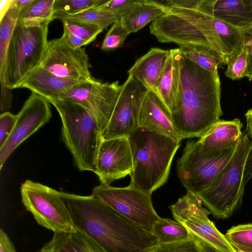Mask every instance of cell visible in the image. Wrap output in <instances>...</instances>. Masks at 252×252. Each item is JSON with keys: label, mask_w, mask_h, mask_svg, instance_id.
Returning <instances> with one entry per match:
<instances>
[{"label": "cell", "mask_w": 252, "mask_h": 252, "mask_svg": "<svg viewBox=\"0 0 252 252\" xmlns=\"http://www.w3.org/2000/svg\"><path fill=\"white\" fill-rule=\"evenodd\" d=\"M50 103L60 116L63 140L76 166L80 171L95 173L97 152L102 139L96 119L79 104L63 100Z\"/></svg>", "instance_id": "cell-5"}, {"label": "cell", "mask_w": 252, "mask_h": 252, "mask_svg": "<svg viewBox=\"0 0 252 252\" xmlns=\"http://www.w3.org/2000/svg\"><path fill=\"white\" fill-rule=\"evenodd\" d=\"M0 252H17L13 243L1 228L0 230Z\"/></svg>", "instance_id": "cell-43"}, {"label": "cell", "mask_w": 252, "mask_h": 252, "mask_svg": "<svg viewBox=\"0 0 252 252\" xmlns=\"http://www.w3.org/2000/svg\"><path fill=\"white\" fill-rule=\"evenodd\" d=\"M193 236L202 240L221 252H236L224 235L210 220L190 218L182 223Z\"/></svg>", "instance_id": "cell-23"}, {"label": "cell", "mask_w": 252, "mask_h": 252, "mask_svg": "<svg viewBox=\"0 0 252 252\" xmlns=\"http://www.w3.org/2000/svg\"><path fill=\"white\" fill-rule=\"evenodd\" d=\"M17 115L4 112L0 116V148L6 142L11 135L16 123Z\"/></svg>", "instance_id": "cell-39"}, {"label": "cell", "mask_w": 252, "mask_h": 252, "mask_svg": "<svg viewBox=\"0 0 252 252\" xmlns=\"http://www.w3.org/2000/svg\"><path fill=\"white\" fill-rule=\"evenodd\" d=\"M48 25L26 27L17 23L7 50L6 86L13 89L40 65L48 40Z\"/></svg>", "instance_id": "cell-7"}, {"label": "cell", "mask_w": 252, "mask_h": 252, "mask_svg": "<svg viewBox=\"0 0 252 252\" xmlns=\"http://www.w3.org/2000/svg\"><path fill=\"white\" fill-rule=\"evenodd\" d=\"M195 10L241 30L252 25V10L248 0H198Z\"/></svg>", "instance_id": "cell-15"}, {"label": "cell", "mask_w": 252, "mask_h": 252, "mask_svg": "<svg viewBox=\"0 0 252 252\" xmlns=\"http://www.w3.org/2000/svg\"><path fill=\"white\" fill-rule=\"evenodd\" d=\"M236 146L206 154L200 151L196 141L188 140L176 164L177 176L187 191L197 195L206 189L230 159Z\"/></svg>", "instance_id": "cell-9"}, {"label": "cell", "mask_w": 252, "mask_h": 252, "mask_svg": "<svg viewBox=\"0 0 252 252\" xmlns=\"http://www.w3.org/2000/svg\"><path fill=\"white\" fill-rule=\"evenodd\" d=\"M220 93L219 73L203 69L181 54L178 100L171 114L181 140L200 138L220 120Z\"/></svg>", "instance_id": "cell-2"}, {"label": "cell", "mask_w": 252, "mask_h": 252, "mask_svg": "<svg viewBox=\"0 0 252 252\" xmlns=\"http://www.w3.org/2000/svg\"><path fill=\"white\" fill-rule=\"evenodd\" d=\"M55 0H32L19 13L17 23L26 27L49 24L54 19Z\"/></svg>", "instance_id": "cell-26"}, {"label": "cell", "mask_w": 252, "mask_h": 252, "mask_svg": "<svg viewBox=\"0 0 252 252\" xmlns=\"http://www.w3.org/2000/svg\"><path fill=\"white\" fill-rule=\"evenodd\" d=\"M19 11L11 8L0 21V80L6 86V64L7 50L16 25Z\"/></svg>", "instance_id": "cell-28"}, {"label": "cell", "mask_w": 252, "mask_h": 252, "mask_svg": "<svg viewBox=\"0 0 252 252\" xmlns=\"http://www.w3.org/2000/svg\"><path fill=\"white\" fill-rule=\"evenodd\" d=\"M142 0H99L93 9L114 14L120 19L128 14L141 2Z\"/></svg>", "instance_id": "cell-34"}, {"label": "cell", "mask_w": 252, "mask_h": 252, "mask_svg": "<svg viewBox=\"0 0 252 252\" xmlns=\"http://www.w3.org/2000/svg\"><path fill=\"white\" fill-rule=\"evenodd\" d=\"M151 233L159 244L186 240L192 236L183 224L168 218H160L154 223Z\"/></svg>", "instance_id": "cell-29"}, {"label": "cell", "mask_w": 252, "mask_h": 252, "mask_svg": "<svg viewBox=\"0 0 252 252\" xmlns=\"http://www.w3.org/2000/svg\"><path fill=\"white\" fill-rule=\"evenodd\" d=\"M75 227L108 252H145L157 239L93 195L61 191Z\"/></svg>", "instance_id": "cell-1"}, {"label": "cell", "mask_w": 252, "mask_h": 252, "mask_svg": "<svg viewBox=\"0 0 252 252\" xmlns=\"http://www.w3.org/2000/svg\"><path fill=\"white\" fill-rule=\"evenodd\" d=\"M245 77L252 80V55H248V63Z\"/></svg>", "instance_id": "cell-48"}, {"label": "cell", "mask_w": 252, "mask_h": 252, "mask_svg": "<svg viewBox=\"0 0 252 252\" xmlns=\"http://www.w3.org/2000/svg\"><path fill=\"white\" fill-rule=\"evenodd\" d=\"M147 92L140 82L128 75L122 85L111 117L101 134L102 139L127 136L138 127L140 110Z\"/></svg>", "instance_id": "cell-11"}, {"label": "cell", "mask_w": 252, "mask_h": 252, "mask_svg": "<svg viewBox=\"0 0 252 252\" xmlns=\"http://www.w3.org/2000/svg\"><path fill=\"white\" fill-rule=\"evenodd\" d=\"M92 194L148 232L160 218L154 208L152 194L129 185L118 188L100 184L94 188Z\"/></svg>", "instance_id": "cell-10"}, {"label": "cell", "mask_w": 252, "mask_h": 252, "mask_svg": "<svg viewBox=\"0 0 252 252\" xmlns=\"http://www.w3.org/2000/svg\"><path fill=\"white\" fill-rule=\"evenodd\" d=\"M169 54V50L152 48L137 60L127 73L157 96L159 80Z\"/></svg>", "instance_id": "cell-20"}, {"label": "cell", "mask_w": 252, "mask_h": 252, "mask_svg": "<svg viewBox=\"0 0 252 252\" xmlns=\"http://www.w3.org/2000/svg\"><path fill=\"white\" fill-rule=\"evenodd\" d=\"M92 81L77 84L63 93L58 100L67 101L79 104L86 108L87 100L91 89Z\"/></svg>", "instance_id": "cell-38"}, {"label": "cell", "mask_w": 252, "mask_h": 252, "mask_svg": "<svg viewBox=\"0 0 252 252\" xmlns=\"http://www.w3.org/2000/svg\"><path fill=\"white\" fill-rule=\"evenodd\" d=\"M17 116V121L11 135L0 148V170L13 152L49 121L52 117L49 102L32 93Z\"/></svg>", "instance_id": "cell-13"}, {"label": "cell", "mask_w": 252, "mask_h": 252, "mask_svg": "<svg viewBox=\"0 0 252 252\" xmlns=\"http://www.w3.org/2000/svg\"><path fill=\"white\" fill-rule=\"evenodd\" d=\"M193 236L197 246L202 252H221L202 240Z\"/></svg>", "instance_id": "cell-44"}, {"label": "cell", "mask_w": 252, "mask_h": 252, "mask_svg": "<svg viewBox=\"0 0 252 252\" xmlns=\"http://www.w3.org/2000/svg\"><path fill=\"white\" fill-rule=\"evenodd\" d=\"M224 235L236 252H252V223L233 226Z\"/></svg>", "instance_id": "cell-31"}, {"label": "cell", "mask_w": 252, "mask_h": 252, "mask_svg": "<svg viewBox=\"0 0 252 252\" xmlns=\"http://www.w3.org/2000/svg\"><path fill=\"white\" fill-rule=\"evenodd\" d=\"M20 189L23 204L39 225L54 233L76 230L61 191L30 180Z\"/></svg>", "instance_id": "cell-8"}, {"label": "cell", "mask_w": 252, "mask_h": 252, "mask_svg": "<svg viewBox=\"0 0 252 252\" xmlns=\"http://www.w3.org/2000/svg\"><path fill=\"white\" fill-rule=\"evenodd\" d=\"M120 20L114 23L106 33L101 45V49L108 51L121 47L129 35Z\"/></svg>", "instance_id": "cell-37"}, {"label": "cell", "mask_w": 252, "mask_h": 252, "mask_svg": "<svg viewBox=\"0 0 252 252\" xmlns=\"http://www.w3.org/2000/svg\"><path fill=\"white\" fill-rule=\"evenodd\" d=\"M127 137L133 162L129 186L152 194L167 182L180 142L140 126Z\"/></svg>", "instance_id": "cell-3"}, {"label": "cell", "mask_w": 252, "mask_h": 252, "mask_svg": "<svg viewBox=\"0 0 252 252\" xmlns=\"http://www.w3.org/2000/svg\"><path fill=\"white\" fill-rule=\"evenodd\" d=\"M60 20L63 23V28L89 44L94 40L103 30L97 25L73 19L63 18Z\"/></svg>", "instance_id": "cell-32"}, {"label": "cell", "mask_w": 252, "mask_h": 252, "mask_svg": "<svg viewBox=\"0 0 252 252\" xmlns=\"http://www.w3.org/2000/svg\"><path fill=\"white\" fill-rule=\"evenodd\" d=\"M32 0H14L11 8H15L19 12L28 5Z\"/></svg>", "instance_id": "cell-47"}, {"label": "cell", "mask_w": 252, "mask_h": 252, "mask_svg": "<svg viewBox=\"0 0 252 252\" xmlns=\"http://www.w3.org/2000/svg\"><path fill=\"white\" fill-rule=\"evenodd\" d=\"M165 12V7L158 1L142 0L141 2L120 21L128 33L135 32Z\"/></svg>", "instance_id": "cell-24"}, {"label": "cell", "mask_w": 252, "mask_h": 252, "mask_svg": "<svg viewBox=\"0 0 252 252\" xmlns=\"http://www.w3.org/2000/svg\"><path fill=\"white\" fill-rule=\"evenodd\" d=\"M121 88L118 81L102 83L94 79L92 82L86 109L96 119L101 134L111 117Z\"/></svg>", "instance_id": "cell-18"}, {"label": "cell", "mask_w": 252, "mask_h": 252, "mask_svg": "<svg viewBox=\"0 0 252 252\" xmlns=\"http://www.w3.org/2000/svg\"><path fill=\"white\" fill-rule=\"evenodd\" d=\"M248 1L252 10V0H248Z\"/></svg>", "instance_id": "cell-49"}, {"label": "cell", "mask_w": 252, "mask_h": 252, "mask_svg": "<svg viewBox=\"0 0 252 252\" xmlns=\"http://www.w3.org/2000/svg\"><path fill=\"white\" fill-rule=\"evenodd\" d=\"M179 49L186 58L214 74L218 73V69L226 65L224 56L212 47L188 44L180 45Z\"/></svg>", "instance_id": "cell-25"}, {"label": "cell", "mask_w": 252, "mask_h": 252, "mask_svg": "<svg viewBox=\"0 0 252 252\" xmlns=\"http://www.w3.org/2000/svg\"><path fill=\"white\" fill-rule=\"evenodd\" d=\"M62 36L65 43L73 49H78L89 44L87 41L70 33L65 28H63V33Z\"/></svg>", "instance_id": "cell-41"}, {"label": "cell", "mask_w": 252, "mask_h": 252, "mask_svg": "<svg viewBox=\"0 0 252 252\" xmlns=\"http://www.w3.org/2000/svg\"><path fill=\"white\" fill-rule=\"evenodd\" d=\"M252 177V142L246 134L230 159L210 185L196 195L214 216L230 217L241 205L245 187Z\"/></svg>", "instance_id": "cell-4"}, {"label": "cell", "mask_w": 252, "mask_h": 252, "mask_svg": "<svg viewBox=\"0 0 252 252\" xmlns=\"http://www.w3.org/2000/svg\"><path fill=\"white\" fill-rule=\"evenodd\" d=\"M54 19H61L67 18L97 25L103 30L107 29L110 25L113 24L120 18L117 16L106 12L98 11L93 9L79 13L68 15L60 12L54 13Z\"/></svg>", "instance_id": "cell-30"}, {"label": "cell", "mask_w": 252, "mask_h": 252, "mask_svg": "<svg viewBox=\"0 0 252 252\" xmlns=\"http://www.w3.org/2000/svg\"><path fill=\"white\" fill-rule=\"evenodd\" d=\"M174 10L178 31L187 43L211 46L226 62L242 47L241 29L196 10L175 8Z\"/></svg>", "instance_id": "cell-6"}, {"label": "cell", "mask_w": 252, "mask_h": 252, "mask_svg": "<svg viewBox=\"0 0 252 252\" xmlns=\"http://www.w3.org/2000/svg\"><path fill=\"white\" fill-rule=\"evenodd\" d=\"M40 252H108L97 242L76 228L73 231L54 233Z\"/></svg>", "instance_id": "cell-22"}, {"label": "cell", "mask_w": 252, "mask_h": 252, "mask_svg": "<svg viewBox=\"0 0 252 252\" xmlns=\"http://www.w3.org/2000/svg\"><path fill=\"white\" fill-rule=\"evenodd\" d=\"M181 55L179 48L169 50L158 86L157 96L170 114L175 109L178 100Z\"/></svg>", "instance_id": "cell-21"}, {"label": "cell", "mask_w": 252, "mask_h": 252, "mask_svg": "<svg viewBox=\"0 0 252 252\" xmlns=\"http://www.w3.org/2000/svg\"><path fill=\"white\" fill-rule=\"evenodd\" d=\"M95 174L100 184L110 185L115 180L130 175L133 162L127 136L102 139L98 148Z\"/></svg>", "instance_id": "cell-14"}, {"label": "cell", "mask_w": 252, "mask_h": 252, "mask_svg": "<svg viewBox=\"0 0 252 252\" xmlns=\"http://www.w3.org/2000/svg\"><path fill=\"white\" fill-rule=\"evenodd\" d=\"M84 82L87 81L58 77L38 66L25 77L17 88L28 89L50 102L58 100L63 93Z\"/></svg>", "instance_id": "cell-17"}, {"label": "cell", "mask_w": 252, "mask_h": 252, "mask_svg": "<svg viewBox=\"0 0 252 252\" xmlns=\"http://www.w3.org/2000/svg\"><path fill=\"white\" fill-rule=\"evenodd\" d=\"M242 47L248 54L252 55V25L241 29Z\"/></svg>", "instance_id": "cell-42"}, {"label": "cell", "mask_w": 252, "mask_h": 252, "mask_svg": "<svg viewBox=\"0 0 252 252\" xmlns=\"http://www.w3.org/2000/svg\"><path fill=\"white\" fill-rule=\"evenodd\" d=\"M138 126L169 137L175 140H182L173 126L171 114L166 107L151 91H148L140 110Z\"/></svg>", "instance_id": "cell-16"}, {"label": "cell", "mask_w": 252, "mask_h": 252, "mask_svg": "<svg viewBox=\"0 0 252 252\" xmlns=\"http://www.w3.org/2000/svg\"><path fill=\"white\" fill-rule=\"evenodd\" d=\"M248 53L241 48L232 53L226 60L225 76L232 80L242 79L245 77L247 63Z\"/></svg>", "instance_id": "cell-33"}, {"label": "cell", "mask_w": 252, "mask_h": 252, "mask_svg": "<svg viewBox=\"0 0 252 252\" xmlns=\"http://www.w3.org/2000/svg\"><path fill=\"white\" fill-rule=\"evenodd\" d=\"M145 252H202L197 246L194 236L186 240L157 244L148 248Z\"/></svg>", "instance_id": "cell-36"}, {"label": "cell", "mask_w": 252, "mask_h": 252, "mask_svg": "<svg viewBox=\"0 0 252 252\" xmlns=\"http://www.w3.org/2000/svg\"><path fill=\"white\" fill-rule=\"evenodd\" d=\"M242 126L238 119L219 120L196 141L200 151L211 154L236 146L243 135Z\"/></svg>", "instance_id": "cell-19"}, {"label": "cell", "mask_w": 252, "mask_h": 252, "mask_svg": "<svg viewBox=\"0 0 252 252\" xmlns=\"http://www.w3.org/2000/svg\"><path fill=\"white\" fill-rule=\"evenodd\" d=\"M98 2L99 0H55L54 13L75 14L96 7Z\"/></svg>", "instance_id": "cell-35"}, {"label": "cell", "mask_w": 252, "mask_h": 252, "mask_svg": "<svg viewBox=\"0 0 252 252\" xmlns=\"http://www.w3.org/2000/svg\"><path fill=\"white\" fill-rule=\"evenodd\" d=\"M246 119V134L252 142V108L249 109L245 114Z\"/></svg>", "instance_id": "cell-46"}, {"label": "cell", "mask_w": 252, "mask_h": 252, "mask_svg": "<svg viewBox=\"0 0 252 252\" xmlns=\"http://www.w3.org/2000/svg\"><path fill=\"white\" fill-rule=\"evenodd\" d=\"M12 89L6 86L1 85V96L0 101V108L1 111H5L11 108L12 99Z\"/></svg>", "instance_id": "cell-40"}, {"label": "cell", "mask_w": 252, "mask_h": 252, "mask_svg": "<svg viewBox=\"0 0 252 252\" xmlns=\"http://www.w3.org/2000/svg\"><path fill=\"white\" fill-rule=\"evenodd\" d=\"M14 0H0V21L11 8Z\"/></svg>", "instance_id": "cell-45"}, {"label": "cell", "mask_w": 252, "mask_h": 252, "mask_svg": "<svg viewBox=\"0 0 252 252\" xmlns=\"http://www.w3.org/2000/svg\"><path fill=\"white\" fill-rule=\"evenodd\" d=\"M202 203L195 194L188 192L177 201L170 206L174 219L182 223L190 218L209 220V212L202 206Z\"/></svg>", "instance_id": "cell-27"}, {"label": "cell", "mask_w": 252, "mask_h": 252, "mask_svg": "<svg viewBox=\"0 0 252 252\" xmlns=\"http://www.w3.org/2000/svg\"><path fill=\"white\" fill-rule=\"evenodd\" d=\"M39 66L61 78L86 81L94 79L85 49L72 48L62 36L48 41Z\"/></svg>", "instance_id": "cell-12"}]
</instances>
